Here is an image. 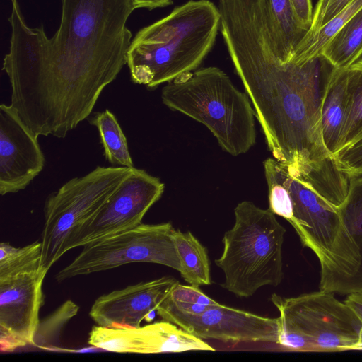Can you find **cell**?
Listing matches in <instances>:
<instances>
[{
    "label": "cell",
    "mask_w": 362,
    "mask_h": 362,
    "mask_svg": "<svg viewBox=\"0 0 362 362\" xmlns=\"http://www.w3.org/2000/svg\"><path fill=\"white\" fill-rule=\"evenodd\" d=\"M131 0H62L59 26L11 86L10 105L37 136L64 139L90 116L127 64Z\"/></svg>",
    "instance_id": "1"
},
{
    "label": "cell",
    "mask_w": 362,
    "mask_h": 362,
    "mask_svg": "<svg viewBox=\"0 0 362 362\" xmlns=\"http://www.w3.org/2000/svg\"><path fill=\"white\" fill-rule=\"evenodd\" d=\"M223 37L274 158L309 181L334 174L339 166L322 141L321 110L334 67L322 56L282 62L260 15L237 21Z\"/></svg>",
    "instance_id": "2"
},
{
    "label": "cell",
    "mask_w": 362,
    "mask_h": 362,
    "mask_svg": "<svg viewBox=\"0 0 362 362\" xmlns=\"http://www.w3.org/2000/svg\"><path fill=\"white\" fill-rule=\"evenodd\" d=\"M220 26L221 13L213 2L190 0L142 28L127 52L132 81L153 89L196 70L213 47Z\"/></svg>",
    "instance_id": "3"
},
{
    "label": "cell",
    "mask_w": 362,
    "mask_h": 362,
    "mask_svg": "<svg viewBox=\"0 0 362 362\" xmlns=\"http://www.w3.org/2000/svg\"><path fill=\"white\" fill-rule=\"evenodd\" d=\"M163 103L204 124L223 151L236 156L256 140L255 112L247 93L216 66L185 73L161 90Z\"/></svg>",
    "instance_id": "4"
},
{
    "label": "cell",
    "mask_w": 362,
    "mask_h": 362,
    "mask_svg": "<svg viewBox=\"0 0 362 362\" xmlns=\"http://www.w3.org/2000/svg\"><path fill=\"white\" fill-rule=\"evenodd\" d=\"M234 215V224L222 239V253L214 262L224 274L221 286L248 298L261 287L281 283L286 229L271 210L250 201L238 203Z\"/></svg>",
    "instance_id": "5"
},
{
    "label": "cell",
    "mask_w": 362,
    "mask_h": 362,
    "mask_svg": "<svg viewBox=\"0 0 362 362\" xmlns=\"http://www.w3.org/2000/svg\"><path fill=\"white\" fill-rule=\"evenodd\" d=\"M333 294L322 290L289 298L273 293L269 300L279 313L277 344L293 351L361 349V321Z\"/></svg>",
    "instance_id": "6"
},
{
    "label": "cell",
    "mask_w": 362,
    "mask_h": 362,
    "mask_svg": "<svg viewBox=\"0 0 362 362\" xmlns=\"http://www.w3.org/2000/svg\"><path fill=\"white\" fill-rule=\"evenodd\" d=\"M132 168L98 166L71 179L47 197L40 241L44 268L49 271L67 252L73 232L103 205Z\"/></svg>",
    "instance_id": "7"
},
{
    "label": "cell",
    "mask_w": 362,
    "mask_h": 362,
    "mask_svg": "<svg viewBox=\"0 0 362 362\" xmlns=\"http://www.w3.org/2000/svg\"><path fill=\"white\" fill-rule=\"evenodd\" d=\"M170 222L141 223L87 244L56 275L58 282L133 262L158 264L180 271Z\"/></svg>",
    "instance_id": "8"
},
{
    "label": "cell",
    "mask_w": 362,
    "mask_h": 362,
    "mask_svg": "<svg viewBox=\"0 0 362 362\" xmlns=\"http://www.w3.org/2000/svg\"><path fill=\"white\" fill-rule=\"evenodd\" d=\"M164 188L159 178L134 167L103 205L73 232L66 251L141 224Z\"/></svg>",
    "instance_id": "9"
},
{
    "label": "cell",
    "mask_w": 362,
    "mask_h": 362,
    "mask_svg": "<svg viewBox=\"0 0 362 362\" xmlns=\"http://www.w3.org/2000/svg\"><path fill=\"white\" fill-rule=\"evenodd\" d=\"M48 270L37 269L0 279V349L11 352L34 345L44 303L42 284Z\"/></svg>",
    "instance_id": "10"
},
{
    "label": "cell",
    "mask_w": 362,
    "mask_h": 362,
    "mask_svg": "<svg viewBox=\"0 0 362 362\" xmlns=\"http://www.w3.org/2000/svg\"><path fill=\"white\" fill-rule=\"evenodd\" d=\"M88 343L117 353L159 354L215 351L203 339L162 320L139 327L93 326Z\"/></svg>",
    "instance_id": "11"
},
{
    "label": "cell",
    "mask_w": 362,
    "mask_h": 362,
    "mask_svg": "<svg viewBox=\"0 0 362 362\" xmlns=\"http://www.w3.org/2000/svg\"><path fill=\"white\" fill-rule=\"evenodd\" d=\"M35 134L11 105H0V194L25 189L42 172L45 158Z\"/></svg>",
    "instance_id": "12"
},
{
    "label": "cell",
    "mask_w": 362,
    "mask_h": 362,
    "mask_svg": "<svg viewBox=\"0 0 362 362\" xmlns=\"http://www.w3.org/2000/svg\"><path fill=\"white\" fill-rule=\"evenodd\" d=\"M175 325L202 339L233 344H277L279 339V317H263L220 303L202 314L181 319Z\"/></svg>",
    "instance_id": "13"
},
{
    "label": "cell",
    "mask_w": 362,
    "mask_h": 362,
    "mask_svg": "<svg viewBox=\"0 0 362 362\" xmlns=\"http://www.w3.org/2000/svg\"><path fill=\"white\" fill-rule=\"evenodd\" d=\"M177 283L165 276L113 291L95 300L89 315L102 327H139Z\"/></svg>",
    "instance_id": "14"
},
{
    "label": "cell",
    "mask_w": 362,
    "mask_h": 362,
    "mask_svg": "<svg viewBox=\"0 0 362 362\" xmlns=\"http://www.w3.org/2000/svg\"><path fill=\"white\" fill-rule=\"evenodd\" d=\"M346 69H334L321 110L324 145L334 156L341 150L347 115Z\"/></svg>",
    "instance_id": "15"
},
{
    "label": "cell",
    "mask_w": 362,
    "mask_h": 362,
    "mask_svg": "<svg viewBox=\"0 0 362 362\" xmlns=\"http://www.w3.org/2000/svg\"><path fill=\"white\" fill-rule=\"evenodd\" d=\"M267 23L276 56L292 59L308 30L298 21L291 0H265Z\"/></svg>",
    "instance_id": "16"
},
{
    "label": "cell",
    "mask_w": 362,
    "mask_h": 362,
    "mask_svg": "<svg viewBox=\"0 0 362 362\" xmlns=\"http://www.w3.org/2000/svg\"><path fill=\"white\" fill-rule=\"evenodd\" d=\"M173 240L180 261L179 272L182 278L194 286L210 285V262L206 248L190 231L175 229Z\"/></svg>",
    "instance_id": "17"
},
{
    "label": "cell",
    "mask_w": 362,
    "mask_h": 362,
    "mask_svg": "<svg viewBox=\"0 0 362 362\" xmlns=\"http://www.w3.org/2000/svg\"><path fill=\"white\" fill-rule=\"evenodd\" d=\"M362 55V8L330 39L322 56L337 69L349 67Z\"/></svg>",
    "instance_id": "18"
},
{
    "label": "cell",
    "mask_w": 362,
    "mask_h": 362,
    "mask_svg": "<svg viewBox=\"0 0 362 362\" xmlns=\"http://www.w3.org/2000/svg\"><path fill=\"white\" fill-rule=\"evenodd\" d=\"M337 211L360 258L350 293L362 292V174L350 177L346 199Z\"/></svg>",
    "instance_id": "19"
},
{
    "label": "cell",
    "mask_w": 362,
    "mask_h": 362,
    "mask_svg": "<svg viewBox=\"0 0 362 362\" xmlns=\"http://www.w3.org/2000/svg\"><path fill=\"white\" fill-rule=\"evenodd\" d=\"M219 303L206 296L199 287L177 283L157 308L162 320L176 324L187 317L202 314Z\"/></svg>",
    "instance_id": "20"
},
{
    "label": "cell",
    "mask_w": 362,
    "mask_h": 362,
    "mask_svg": "<svg viewBox=\"0 0 362 362\" xmlns=\"http://www.w3.org/2000/svg\"><path fill=\"white\" fill-rule=\"evenodd\" d=\"M88 121L98 131L105 159L113 165L134 168L126 136L115 115L105 110L94 113Z\"/></svg>",
    "instance_id": "21"
},
{
    "label": "cell",
    "mask_w": 362,
    "mask_h": 362,
    "mask_svg": "<svg viewBox=\"0 0 362 362\" xmlns=\"http://www.w3.org/2000/svg\"><path fill=\"white\" fill-rule=\"evenodd\" d=\"M346 92L347 115L341 150L362 141V59L346 68Z\"/></svg>",
    "instance_id": "22"
},
{
    "label": "cell",
    "mask_w": 362,
    "mask_h": 362,
    "mask_svg": "<svg viewBox=\"0 0 362 362\" xmlns=\"http://www.w3.org/2000/svg\"><path fill=\"white\" fill-rule=\"evenodd\" d=\"M362 8V0H354L310 36L305 37L292 59L305 63L321 56L322 51L335 33Z\"/></svg>",
    "instance_id": "23"
},
{
    "label": "cell",
    "mask_w": 362,
    "mask_h": 362,
    "mask_svg": "<svg viewBox=\"0 0 362 362\" xmlns=\"http://www.w3.org/2000/svg\"><path fill=\"white\" fill-rule=\"evenodd\" d=\"M42 243L35 241L24 247L0 244V279L31 272L42 267Z\"/></svg>",
    "instance_id": "24"
},
{
    "label": "cell",
    "mask_w": 362,
    "mask_h": 362,
    "mask_svg": "<svg viewBox=\"0 0 362 362\" xmlns=\"http://www.w3.org/2000/svg\"><path fill=\"white\" fill-rule=\"evenodd\" d=\"M78 307L72 301L65 302L43 322H40L34 345L47 348L48 343L57 337L62 327L78 313Z\"/></svg>",
    "instance_id": "25"
},
{
    "label": "cell",
    "mask_w": 362,
    "mask_h": 362,
    "mask_svg": "<svg viewBox=\"0 0 362 362\" xmlns=\"http://www.w3.org/2000/svg\"><path fill=\"white\" fill-rule=\"evenodd\" d=\"M354 0H318L313 12L310 28L305 37L310 36L329 21Z\"/></svg>",
    "instance_id": "26"
},
{
    "label": "cell",
    "mask_w": 362,
    "mask_h": 362,
    "mask_svg": "<svg viewBox=\"0 0 362 362\" xmlns=\"http://www.w3.org/2000/svg\"><path fill=\"white\" fill-rule=\"evenodd\" d=\"M335 158L339 168L349 175L362 174V141L337 153Z\"/></svg>",
    "instance_id": "27"
},
{
    "label": "cell",
    "mask_w": 362,
    "mask_h": 362,
    "mask_svg": "<svg viewBox=\"0 0 362 362\" xmlns=\"http://www.w3.org/2000/svg\"><path fill=\"white\" fill-rule=\"evenodd\" d=\"M297 18L301 25L308 30L310 28L313 11L310 0H291Z\"/></svg>",
    "instance_id": "28"
},
{
    "label": "cell",
    "mask_w": 362,
    "mask_h": 362,
    "mask_svg": "<svg viewBox=\"0 0 362 362\" xmlns=\"http://www.w3.org/2000/svg\"><path fill=\"white\" fill-rule=\"evenodd\" d=\"M131 3L134 10L137 8L153 10L170 6L173 4V0H131Z\"/></svg>",
    "instance_id": "29"
},
{
    "label": "cell",
    "mask_w": 362,
    "mask_h": 362,
    "mask_svg": "<svg viewBox=\"0 0 362 362\" xmlns=\"http://www.w3.org/2000/svg\"><path fill=\"white\" fill-rule=\"evenodd\" d=\"M344 302L354 311L362 322V292L349 294Z\"/></svg>",
    "instance_id": "30"
},
{
    "label": "cell",
    "mask_w": 362,
    "mask_h": 362,
    "mask_svg": "<svg viewBox=\"0 0 362 362\" xmlns=\"http://www.w3.org/2000/svg\"><path fill=\"white\" fill-rule=\"evenodd\" d=\"M361 349H362V346H361Z\"/></svg>",
    "instance_id": "31"
}]
</instances>
